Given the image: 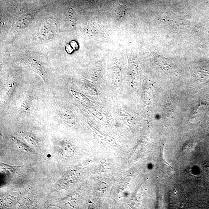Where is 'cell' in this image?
Returning a JSON list of instances; mask_svg holds the SVG:
<instances>
[{
	"label": "cell",
	"mask_w": 209,
	"mask_h": 209,
	"mask_svg": "<svg viewBox=\"0 0 209 209\" xmlns=\"http://www.w3.org/2000/svg\"><path fill=\"white\" fill-rule=\"evenodd\" d=\"M159 60V65L162 70L169 74L176 75L178 74V68L171 60L160 56Z\"/></svg>",
	"instance_id": "6da1fadb"
},
{
	"label": "cell",
	"mask_w": 209,
	"mask_h": 209,
	"mask_svg": "<svg viewBox=\"0 0 209 209\" xmlns=\"http://www.w3.org/2000/svg\"><path fill=\"white\" fill-rule=\"evenodd\" d=\"M14 141L15 144H16L20 149H23V150L24 151L29 152V153H34V152L31 149V148L29 147V146H27V145H26L24 143H23L22 142L18 140V139H14Z\"/></svg>",
	"instance_id": "7a4b0ae2"
},
{
	"label": "cell",
	"mask_w": 209,
	"mask_h": 209,
	"mask_svg": "<svg viewBox=\"0 0 209 209\" xmlns=\"http://www.w3.org/2000/svg\"><path fill=\"white\" fill-rule=\"evenodd\" d=\"M1 166H2L5 169L11 171V172H15V171H17L18 168L19 167H15V166H10L8 165L3 164V163H1Z\"/></svg>",
	"instance_id": "3957f363"
},
{
	"label": "cell",
	"mask_w": 209,
	"mask_h": 209,
	"mask_svg": "<svg viewBox=\"0 0 209 209\" xmlns=\"http://www.w3.org/2000/svg\"><path fill=\"white\" fill-rule=\"evenodd\" d=\"M206 171L207 173L209 175V166L207 165L205 167Z\"/></svg>",
	"instance_id": "277c9868"
}]
</instances>
